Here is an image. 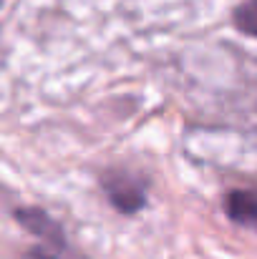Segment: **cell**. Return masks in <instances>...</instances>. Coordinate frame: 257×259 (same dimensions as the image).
<instances>
[{
	"mask_svg": "<svg viewBox=\"0 0 257 259\" xmlns=\"http://www.w3.org/2000/svg\"><path fill=\"white\" fill-rule=\"evenodd\" d=\"M58 249H63V247H51V244H46V247H41V249H30L23 259H58V254H56Z\"/></svg>",
	"mask_w": 257,
	"mask_h": 259,
	"instance_id": "5",
	"label": "cell"
},
{
	"mask_svg": "<svg viewBox=\"0 0 257 259\" xmlns=\"http://www.w3.org/2000/svg\"><path fill=\"white\" fill-rule=\"evenodd\" d=\"M15 219L28 229L33 232L35 237L43 239V244H51V247H66V239H63V232L61 227L41 209H18L15 211Z\"/></svg>",
	"mask_w": 257,
	"mask_h": 259,
	"instance_id": "3",
	"label": "cell"
},
{
	"mask_svg": "<svg viewBox=\"0 0 257 259\" xmlns=\"http://www.w3.org/2000/svg\"><path fill=\"white\" fill-rule=\"evenodd\" d=\"M225 214L245 227L257 232V189H235L225 196Z\"/></svg>",
	"mask_w": 257,
	"mask_h": 259,
	"instance_id": "2",
	"label": "cell"
},
{
	"mask_svg": "<svg viewBox=\"0 0 257 259\" xmlns=\"http://www.w3.org/2000/svg\"><path fill=\"white\" fill-rule=\"evenodd\" d=\"M101 189L121 214H136L146 204V184L129 171H106L101 176Z\"/></svg>",
	"mask_w": 257,
	"mask_h": 259,
	"instance_id": "1",
	"label": "cell"
},
{
	"mask_svg": "<svg viewBox=\"0 0 257 259\" xmlns=\"http://www.w3.org/2000/svg\"><path fill=\"white\" fill-rule=\"evenodd\" d=\"M232 20H235V25H237L240 33L257 38V0L240 3L235 8V13H232Z\"/></svg>",
	"mask_w": 257,
	"mask_h": 259,
	"instance_id": "4",
	"label": "cell"
},
{
	"mask_svg": "<svg viewBox=\"0 0 257 259\" xmlns=\"http://www.w3.org/2000/svg\"><path fill=\"white\" fill-rule=\"evenodd\" d=\"M0 3H3V0H0Z\"/></svg>",
	"mask_w": 257,
	"mask_h": 259,
	"instance_id": "6",
	"label": "cell"
}]
</instances>
